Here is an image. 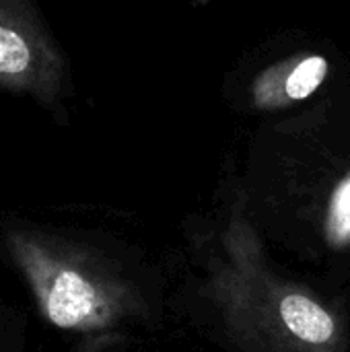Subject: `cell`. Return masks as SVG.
Wrapping results in <instances>:
<instances>
[{
	"label": "cell",
	"mask_w": 350,
	"mask_h": 352,
	"mask_svg": "<svg viewBox=\"0 0 350 352\" xmlns=\"http://www.w3.org/2000/svg\"><path fill=\"white\" fill-rule=\"evenodd\" d=\"M6 250L25 276L39 314L60 330H99L118 316L107 283L97 278L72 250L35 229H8Z\"/></svg>",
	"instance_id": "6da1fadb"
},
{
	"label": "cell",
	"mask_w": 350,
	"mask_h": 352,
	"mask_svg": "<svg viewBox=\"0 0 350 352\" xmlns=\"http://www.w3.org/2000/svg\"><path fill=\"white\" fill-rule=\"evenodd\" d=\"M328 74L324 56H301L274 64L262 72L252 89L254 103L260 109H276L303 101L314 95Z\"/></svg>",
	"instance_id": "3957f363"
},
{
	"label": "cell",
	"mask_w": 350,
	"mask_h": 352,
	"mask_svg": "<svg viewBox=\"0 0 350 352\" xmlns=\"http://www.w3.org/2000/svg\"><path fill=\"white\" fill-rule=\"evenodd\" d=\"M66 80V56L33 0H0V89L52 107Z\"/></svg>",
	"instance_id": "7a4b0ae2"
},
{
	"label": "cell",
	"mask_w": 350,
	"mask_h": 352,
	"mask_svg": "<svg viewBox=\"0 0 350 352\" xmlns=\"http://www.w3.org/2000/svg\"><path fill=\"white\" fill-rule=\"evenodd\" d=\"M281 318L289 332L309 344H326L336 334L334 318L314 299L293 293L281 301Z\"/></svg>",
	"instance_id": "277c9868"
},
{
	"label": "cell",
	"mask_w": 350,
	"mask_h": 352,
	"mask_svg": "<svg viewBox=\"0 0 350 352\" xmlns=\"http://www.w3.org/2000/svg\"><path fill=\"white\" fill-rule=\"evenodd\" d=\"M326 239L332 248L350 245V171L334 188L326 212Z\"/></svg>",
	"instance_id": "5b68a950"
}]
</instances>
